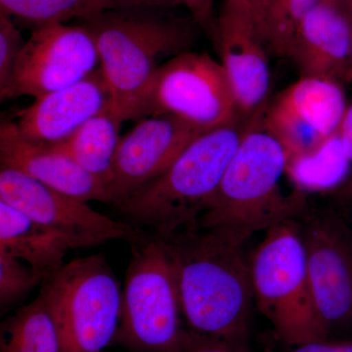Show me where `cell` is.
<instances>
[{
  "label": "cell",
  "instance_id": "27",
  "mask_svg": "<svg viewBox=\"0 0 352 352\" xmlns=\"http://www.w3.org/2000/svg\"><path fill=\"white\" fill-rule=\"evenodd\" d=\"M245 347L227 340L204 337L194 333V339L185 352H244Z\"/></svg>",
  "mask_w": 352,
  "mask_h": 352
},
{
  "label": "cell",
  "instance_id": "23",
  "mask_svg": "<svg viewBox=\"0 0 352 352\" xmlns=\"http://www.w3.org/2000/svg\"><path fill=\"white\" fill-rule=\"evenodd\" d=\"M351 166L337 131L314 151L289 159L287 171L302 189H328L344 182Z\"/></svg>",
  "mask_w": 352,
  "mask_h": 352
},
{
  "label": "cell",
  "instance_id": "14",
  "mask_svg": "<svg viewBox=\"0 0 352 352\" xmlns=\"http://www.w3.org/2000/svg\"><path fill=\"white\" fill-rule=\"evenodd\" d=\"M112 104L110 88L99 67L80 82L36 98L17 113L16 126L32 142L56 145Z\"/></svg>",
  "mask_w": 352,
  "mask_h": 352
},
{
  "label": "cell",
  "instance_id": "34",
  "mask_svg": "<svg viewBox=\"0 0 352 352\" xmlns=\"http://www.w3.org/2000/svg\"><path fill=\"white\" fill-rule=\"evenodd\" d=\"M336 1H340V0H336Z\"/></svg>",
  "mask_w": 352,
  "mask_h": 352
},
{
  "label": "cell",
  "instance_id": "5",
  "mask_svg": "<svg viewBox=\"0 0 352 352\" xmlns=\"http://www.w3.org/2000/svg\"><path fill=\"white\" fill-rule=\"evenodd\" d=\"M115 342L131 352H185L194 333L183 326L179 292L163 239L152 233L131 245Z\"/></svg>",
  "mask_w": 352,
  "mask_h": 352
},
{
  "label": "cell",
  "instance_id": "4",
  "mask_svg": "<svg viewBox=\"0 0 352 352\" xmlns=\"http://www.w3.org/2000/svg\"><path fill=\"white\" fill-rule=\"evenodd\" d=\"M244 131L233 124L201 134L163 175L113 206L122 221L163 238L197 226Z\"/></svg>",
  "mask_w": 352,
  "mask_h": 352
},
{
  "label": "cell",
  "instance_id": "6",
  "mask_svg": "<svg viewBox=\"0 0 352 352\" xmlns=\"http://www.w3.org/2000/svg\"><path fill=\"white\" fill-rule=\"evenodd\" d=\"M250 270L254 302L280 339L292 346L328 340L315 308L298 219L268 229Z\"/></svg>",
  "mask_w": 352,
  "mask_h": 352
},
{
  "label": "cell",
  "instance_id": "24",
  "mask_svg": "<svg viewBox=\"0 0 352 352\" xmlns=\"http://www.w3.org/2000/svg\"><path fill=\"white\" fill-rule=\"evenodd\" d=\"M43 281L22 259L0 250V312L19 305Z\"/></svg>",
  "mask_w": 352,
  "mask_h": 352
},
{
  "label": "cell",
  "instance_id": "3",
  "mask_svg": "<svg viewBox=\"0 0 352 352\" xmlns=\"http://www.w3.org/2000/svg\"><path fill=\"white\" fill-rule=\"evenodd\" d=\"M261 109L245 127L219 189L198 220V226L224 229L244 243L254 233L298 219L307 208L302 193L285 195L280 188L289 157L263 126Z\"/></svg>",
  "mask_w": 352,
  "mask_h": 352
},
{
  "label": "cell",
  "instance_id": "16",
  "mask_svg": "<svg viewBox=\"0 0 352 352\" xmlns=\"http://www.w3.org/2000/svg\"><path fill=\"white\" fill-rule=\"evenodd\" d=\"M0 164L1 168L20 171L78 200L110 205L103 182L80 168L68 155L25 138L15 122L2 120L0 124Z\"/></svg>",
  "mask_w": 352,
  "mask_h": 352
},
{
  "label": "cell",
  "instance_id": "28",
  "mask_svg": "<svg viewBox=\"0 0 352 352\" xmlns=\"http://www.w3.org/2000/svg\"><path fill=\"white\" fill-rule=\"evenodd\" d=\"M292 352H352V340H344V342L316 340V342L296 346Z\"/></svg>",
  "mask_w": 352,
  "mask_h": 352
},
{
  "label": "cell",
  "instance_id": "19",
  "mask_svg": "<svg viewBox=\"0 0 352 352\" xmlns=\"http://www.w3.org/2000/svg\"><path fill=\"white\" fill-rule=\"evenodd\" d=\"M124 120L112 105L87 120L68 139L51 146L68 155L80 168L105 184L112 177L113 164Z\"/></svg>",
  "mask_w": 352,
  "mask_h": 352
},
{
  "label": "cell",
  "instance_id": "7",
  "mask_svg": "<svg viewBox=\"0 0 352 352\" xmlns=\"http://www.w3.org/2000/svg\"><path fill=\"white\" fill-rule=\"evenodd\" d=\"M122 289L103 254L73 259L44 280L39 294L50 305L61 352H102L119 327Z\"/></svg>",
  "mask_w": 352,
  "mask_h": 352
},
{
  "label": "cell",
  "instance_id": "11",
  "mask_svg": "<svg viewBox=\"0 0 352 352\" xmlns=\"http://www.w3.org/2000/svg\"><path fill=\"white\" fill-rule=\"evenodd\" d=\"M317 314L329 335L352 322V229L335 214L298 217Z\"/></svg>",
  "mask_w": 352,
  "mask_h": 352
},
{
  "label": "cell",
  "instance_id": "18",
  "mask_svg": "<svg viewBox=\"0 0 352 352\" xmlns=\"http://www.w3.org/2000/svg\"><path fill=\"white\" fill-rule=\"evenodd\" d=\"M0 250L29 264L41 281L61 270L68 241L0 201Z\"/></svg>",
  "mask_w": 352,
  "mask_h": 352
},
{
  "label": "cell",
  "instance_id": "29",
  "mask_svg": "<svg viewBox=\"0 0 352 352\" xmlns=\"http://www.w3.org/2000/svg\"><path fill=\"white\" fill-rule=\"evenodd\" d=\"M338 132L346 156L351 160L352 164V103L347 105Z\"/></svg>",
  "mask_w": 352,
  "mask_h": 352
},
{
  "label": "cell",
  "instance_id": "9",
  "mask_svg": "<svg viewBox=\"0 0 352 352\" xmlns=\"http://www.w3.org/2000/svg\"><path fill=\"white\" fill-rule=\"evenodd\" d=\"M0 201L62 236L74 250L111 240H124L131 245L147 233L11 168H0Z\"/></svg>",
  "mask_w": 352,
  "mask_h": 352
},
{
  "label": "cell",
  "instance_id": "15",
  "mask_svg": "<svg viewBox=\"0 0 352 352\" xmlns=\"http://www.w3.org/2000/svg\"><path fill=\"white\" fill-rule=\"evenodd\" d=\"M215 50L232 87L238 111L254 115L263 107L270 87L268 52L248 10L222 6Z\"/></svg>",
  "mask_w": 352,
  "mask_h": 352
},
{
  "label": "cell",
  "instance_id": "10",
  "mask_svg": "<svg viewBox=\"0 0 352 352\" xmlns=\"http://www.w3.org/2000/svg\"><path fill=\"white\" fill-rule=\"evenodd\" d=\"M100 67L91 34L82 25L51 24L32 31L1 100L39 98L69 87Z\"/></svg>",
  "mask_w": 352,
  "mask_h": 352
},
{
  "label": "cell",
  "instance_id": "32",
  "mask_svg": "<svg viewBox=\"0 0 352 352\" xmlns=\"http://www.w3.org/2000/svg\"><path fill=\"white\" fill-rule=\"evenodd\" d=\"M344 82H352V41L351 56H349V66H347L346 76H344Z\"/></svg>",
  "mask_w": 352,
  "mask_h": 352
},
{
  "label": "cell",
  "instance_id": "31",
  "mask_svg": "<svg viewBox=\"0 0 352 352\" xmlns=\"http://www.w3.org/2000/svg\"><path fill=\"white\" fill-rule=\"evenodd\" d=\"M117 9H136V0H112Z\"/></svg>",
  "mask_w": 352,
  "mask_h": 352
},
{
  "label": "cell",
  "instance_id": "20",
  "mask_svg": "<svg viewBox=\"0 0 352 352\" xmlns=\"http://www.w3.org/2000/svg\"><path fill=\"white\" fill-rule=\"evenodd\" d=\"M259 38L268 54L291 59L300 25L319 0H248Z\"/></svg>",
  "mask_w": 352,
  "mask_h": 352
},
{
  "label": "cell",
  "instance_id": "1",
  "mask_svg": "<svg viewBox=\"0 0 352 352\" xmlns=\"http://www.w3.org/2000/svg\"><path fill=\"white\" fill-rule=\"evenodd\" d=\"M161 238L190 331L245 347L254 298L244 242L198 224Z\"/></svg>",
  "mask_w": 352,
  "mask_h": 352
},
{
  "label": "cell",
  "instance_id": "35",
  "mask_svg": "<svg viewBox=\"0 0 352 352\" xmlns=\"http://www.w3.org/2000/svg\"><path fill=\"white\" fill-rule=\"evenodd\" d=\"M352 187V186H351Z\"/></svg>",
  "mask_w": 352,
  "mask_h": 352
},
{
  "label": "cell",
  "instance_id": "21",
  "mask_svg": "<svg viewBox=\"0 0 352 352\" xmlns=\"http://www.w3.org/2000/svg\"><path fill=\"white\" fill-rule=\"evenodd\" d=\"M0 352H61L56 323L41 294L2 322Z\"/></svg>",
  "mask_w": 352,
  "mask_h": 352
},
{
  "label": "cell",
  "instance_id": "26",
  "mask_svg": "<svg viewBox=\"0 0 352 352\" xmlns=\"http://www.w3.org/2000/svg\"><path fill=\"white\" fill-rule=\"evenodd\" d=\"M188 9L191 19L217 45L219 38V15L215 13L214 0H177Z\"/></svg>",
  "mask_w": 352,
  "mask_h": 352
},
{
  "label": "cell",
  "instance_id": "17",
  "mask_svg": "<svg viewBox=\"0 0 352 352\" xmlns=\"http://www.w3.org/2000/svg\"><path fill=\"white\" fill-rule=\"evenodd\" d=\"M352 41V21L336 0H319L305 15L292 58L300 76L344 80Z\"/></svg>",
  "mask_w": 352,
  "mask_h": 352
},
{
  "label": "cell",
  "instance_id": "22",
  "mask_svg": "<svg viewBox=\"0 0 352 352\" xmlns=\"http://www.w3.org/2000/svg\"><path fill=\"white\" fill-rule=\"evenodd\" d=\"M110 9L112 0H0V13L18 27L32 31L51 24H67Z\"/></svg>",
  "mask_w": 352,
  "mask_h": 352
},
{
  "label": "cell",
  "instance_id": "33",
  "mask_svg": "<svg viewBox=\"0 0 352 352\" xmlns=\"http://www.w3.org/2000/svg\"><path fill=\"white\" fill-rule=\"evenodd\" d=\"M342 1L344 2V4H346V8L344 9V11L347 14H349V17H352V0H342Z\"/></svg>",
  "mask_w": 352,
  "mask_h": 352
},
{
  "label": "cell",
  "instance_id": "2",
  "mask_svg": "<svg viewBox=\"0 0 352 352\" xmlns=\"http://www.w3.org/2000/svg\"><path fill=\"white\" fill-rule=\"evenodd\" d=\"M168 10L110 9L76 21L94 38L113 108L124 122L142 120L159 69L191 50L195 22Z\"/></svg>",
  "mask_w": 352,
  "mask_h": 352
},
{
  "label": "cell",
  "instance_id": "8",
  "mask_svg": "<svg viewBox=\"0 0 352 352\" xmlns=\"http://www.w3.org/2000/svg\"><path fill=\"white\" fill-rule=\"evenodd\" d=\"M173 115L212 131L236 124L239 111L226 69L207 53L183 52L159 69L142 119Z\"/></svg>",
  "mask_w": 352,
  "mask_h": 352
},
{
  "label": "cell",
  "instance_id": "12",
  "mask_svg": "<svg viewBox=\"0 0 352 352\" xmlns=\"http://www.w3.org/2000/svg\"><path fill=\"white\" fill-rule=\"evenodd\" d=\"M347 108L340 82L300 76L263 112V126L281 143L289 160L314 151L339 129Z\"/></svg>",
  "mask_w": 352,
  "mask_h": 352
},
{
  "label": "cell",
  "instance_id": "25",
  "mask_svg": "<svg viewBox=\"0 0 352 352\" xmlns=\"http://www.w3.org/2000/svg\"><path fill=\"white\" fill-rule=\"evenodd\" d=\"M25 41L20 28L8 16L0 13V94L12 80Z\"/></svg>",
  "mask_w": 352,
  "mask_h": 352
},
{
  "label": "cell",
  "instance_id": "30",
  "mask_svg": "<svg viewBox=\"0 0 352 352\" xmlns=\"http://www.w3.org/2000/svg\"><path fill=\"white\" fill-rule=\"evenodd\" d=\"M222 6L250 11L249 1L248 0H223Z\"/></svg>",
  "mask_w": 352,
  "mask_h": 352
},
{
  "label": "cell",
  "instance_id": "13",
  "mask_svg": "<svg viewBox=\"0 0 352 352\" xmlns=\"http://www.w3.org/2000/svg\"><path fill=\"white\" fill-rule=\"evenodd\" d=\"M207 131L173 115L153 116L136 122L118 146L107 185L110 205H117L163 175Z\"/></svg>",
  "mask_w": 352,
  "mask_h": 352
}]
</instances>
